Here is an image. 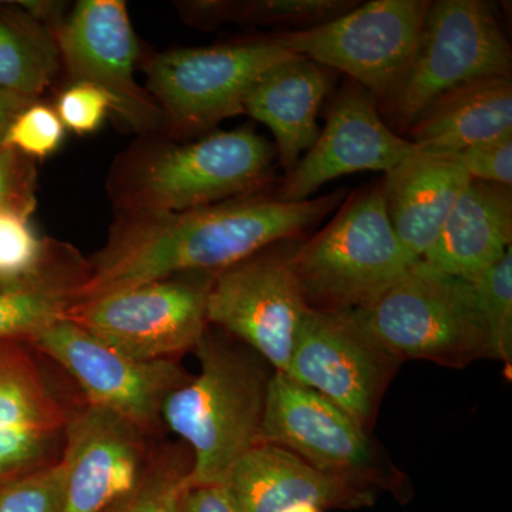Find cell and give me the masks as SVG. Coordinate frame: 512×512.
I'll use <instances>...</instances> for the list:
<instances>
[{
    "label": "cell",
    "instance_id": "cell-34",
    "mask_svg": "<svg viewBox=\"0 0 512 512\" xmlns=\"http://www.w3.org/2000/svg\"><path fill=\"white\" fill-rule=\"evenodd\" d=\"M178 512H235V508L225 485H191Z\"/></svg>",
    "mask_w": 512,
    "mask_h": 512
},
{
    "label": "cell",
    "instance_id": "cell-9",
    "mask_svg": "<svg viewBox=\"0 0 512 512\" xmlns=\"http://www.w3.org/2000/svg\"><path fill=\"white\" fill-rule=\"evenodd\" d=\"M430 5V0H372L322 25L275 36L289 52L346 74L380 107L412 60Z\"/></svg>",
    "mask_w": 512,
    "mask_h": 512
},
{
    "label": "cell",
    "instance_id": "cell-12",
    "mask_svg": "<svg viewBox=\"0 0 512 512\" xmlns=\"http://www.w3.org/2000/svg\"><path fill=\"white\" fill-rule=\"evenodd\" d=\"M262 443L291 451L333 476L396 493L403 487L386 466L369 431L325 396L274 372L266 389Z\"/></svg>",
    "mask_w": 512,
    "mask_h": 512
},
{
    "label": "cell",
    "instance_id": "cell-2",
    "mask_svg": "<svg viewBox=\"0 0 512 512\" xmlns=\"http://www.w3.org/2000/svg\"><path fill=\"white\" fill-rule=\"evenodd\" d=\"M195 353L200 375L168 396L163 421L190 450L191 485H224L239 458L262 443L271 375L255 352L235 346L210 329Z\"/></svg>",
    "mask_w": 512,
    "mask_h": 512
},
{
    "label": "cell",
    "instance_id": "cell-6",
    "mask_svg": "<svg viewBox=\"0 0 512 512\" xmlns=\"http://www.w3.org/2000/svg\"><path fill=\"white\" fill-rule=\"evenodd\" d=\"M485 77H512L510 42L493 5L484 0H436L412 60L380 113L402 134L441 94Z\"/></svg>",
    "mask_w": 512,
    "mask_h": 512
},
{
    "label": "cell",
    "instance_id": "cell-14",
    "mask_svg": "<svg viewBox=\"0 0 512 512\" xmlns=\"http://www.w3.org/2000/svg\"><path fill=\"white\" fill-rule=\"evenodd\" d=\"M60 59L74 83L104 90L113 111L137 131L167 126L163 110L134 79L138 42L123 0H82L56 35Z\"/></svg>",
    "mask_w": 512,
    "mask_h": 512
},
{
    "label": "cell",
    "instance_id": "cell-20",
    "mask_svg": "<svg viewBox=\"0 0 512 512\" xmlns=\"http://www.w3.org/2000/svg\"><path fill=\"white\" fill-rule=\"evenodd\" d=\"M336 77L328 67L295 56L269 69L248 94L244 114L274 134L276 158L285 175L318 138L320 107Z\"/></svg>",
    "mask_w": 512,
    "mask_h": 512
},
{
    "label": "cell",
    "instance_id": "cell-5",
    "mask_svg": "<svg viewBox=\"0 0 512 512\" xmlns=\"http://www.w3.org/2000/svg\"><path fill=\"white\" fill-rule=\"evenodd\" d=\"M349 313L399 363L427 360L464 367L493 359L471 282L443 274L421 259L376 301Z\"/></svg>",
    "mask_w": 512,
    "mask_h": 512
},
{
    "label": "cell",
    "instance_id": "cell-17",
    "mask_svg": "<svg viewBox=\"0 0 512 512\" xmlns=\"http://www.w3.org/2000/svg\"><path fill=\"white\" fill-rule=\"evenodd\" d=\"M140 431L97 407L69 414L60 460L66 468L63 512H104L143 476Z\"/></svg>",
    "mask_w": 512,
    "mask_h": 512
},
{
    "label": "cell",
    "instance_id": "cell-19",
    "mask_svg": "<svg viewBox=\"0 0 512 512\" xmlns=\"http://www.w3.org/2000/svg\"><path fill=\"white\" fill-rule=\"evenodd\" d=\"M456 154L419 150L384 173V202L400 244L420 261L436 244L448 215L467 187Z\"/></svg>",
    "mask_w": 512,
    "mask_h": 512
},
{
    "label": "cell",
    "instance_id": "cell-29",
    "mask_svg": "<svg viewBox=\"0 0 512 512\" xmlns=\"http://www.w3.org/2000/svg\"><path fill=\"white\" fill-rule=\"evenodd\" d=\"M66 468L62 460L0 484V512H63Z\"/></svg>",
    "mask_w": 512,
    "mask_h": 512
},
{
    "label": "cell",
    "instance_id": "cell-7",
    "mask_svg": "<svg viewBox=\"0 0 512 512\" xmlns=\"http://www.w3.org/2000/svg\"><path fill=\"white\" fill-rule=\"evenodd\" d=\"M275 35L160 53L146 64L147 92L178 136H195L244 114L252 87L295 57Z\"/></svg>",
    "mask_w": 512,
    "mask_h": 512
},
{
    "label": "cell",
    "instance_id": "cell-24",
    "mask_svg": "<svg viewBox=\"0 0 512 512\" xmlns=\"http://www.w3.org/2000/svg\"><path fill=\"white\" fill-rule=\"evenodd\" d=\"M56 40L25 9L0 5V87L37 99L55 79Z\"/></svg>",
    "mask_w": 512,
    "mask_h": 512
},
{
    "label": "cell",
    "instance_id": "cell-8",
    "mask_svg": "<svg viewBox=\"0 0 512 512\" xmlns=\"http://www.w3.org/2000/svg\"><path fill=\"white\" fill-rule=\"evenodd\" d=\"M210 272L170 276L74 303L66 318L101 342L143 362L174 360L207 332Z\"/></svg>",
    "mask_w": 512,
    "mask_h": 512
},
{
    "label": "cell",
    "instance_id": "cell-15",
    "mask_svg": "<svg viewBox=\"0 0 512 512\" xmlns=\"http://www.w3.org/2000/svg\"><path fill=\"white\" fill-rule=\"evenodd\" d=\"M414 151L416 146L384 121L375 97L348 80L330 104L325 127L285 175L275 197L288 202L311 200L330 181L362 171L387 173Z\"/></svg>",
    "mask_w": 512,
    "mask_h": 512
},
{
    "label": "cell",
    "instance_id": "cell-28",
    "mask_svg": "<svg viewBox=\"0 0 512 512\" xmlns=\"http://www.w3.org/2000/svg\"><path fill=\"white\" fill-rule=\"evenodd\" d=\"M490 335L493 359L512 360V248L483 274L471 279Z\"/></svg>",
    "mask_w": 512,
    "mask_h": 512
},
{
    "label": "cell",
    "instance_id": "cell-33",
    "mask_svg": "<svg viewBox=\"0 0 512 512\" xmlns=\"http://www.w3.org/2000/svg\"><path fill=\"white\" fill-rule=\"evenodd\" d=\"M456 156L470 180L512 187V136L468 147Z\"/></svg>",
    "mask_w": 512,
    "mask_h": 512
},
{
    "label": "cell",
    "instance_id": "cell-18",
    "mask_svg": "<svg viewBox=\"0 0 512 512\" xmlns=\"http://www.w3.org/2000/svg\"><path fill=\"white\" fill-rule=\"evenodd\" d=\"M224 485L235 512H281L302 503L323 511L360 510L377 497L373 485L325 473L268 443L239 458Z\"/></svg>",
    "mask_w": 512,
    "mask_h": 512
},
{
    "label": "cell",
    "instance_id": "cell-1",
    "mask_svg": "<svg viewBox=\"0 0 512 512\" xmlns=\"http://www.w3.org/2000/svg\"><path fill=\"white\" fill-rule=\"evenodd\" d=\"M348 191L288 202L256 194L164 214L121 215L106 245L87 264L74 302L170 276L217 274L282 241H298L330 217Z\"/></svg>",
    "mask_w": 512,
    "mask_h": 512
},
{
    "label": "cell",
    "instance_id": "cell-23",
    "mask_svg": "<svg viewBox=\"0 0 512 512\" xmlns=\"http://www.w3.org/2000/svg\"><path fill=\"white\" fill-rule=\"evenodd\" d=\"M29 218L0 211V292L66 289L74 293L87 266L72 265V251L60 254V245L39 237Z\"/></svg>",
    "mask_w": 512,
    "mask_h": 512
},
{
    "label": "cell",
    "instance_id": "cell-11",
    "mask_svg": "<svg viewBox=\"0 0 512 512\" xmlns=\"http://www.w3.org/2000/svg\"><path fill=\"white\" fill-rule=\"evenodd\" d=\"M29 343L79 384L89 406L140 433L156 429L165 400L192 377L174 360L143 362L123 355L67 318L40 330Z\"/></svg>",
    "mask_w": 512,
    "mask_h": 512
},
{
    "label": "cell",
    "instance_id": "cell-10",
    "mask_svg": "<svg viewBox=\"0 0 512 512\" xmlns=\"http://www.w3.org/2000/svg\"><path fill=\"white\" fill-rule=\"evenodd\" d=\"M298 241L278 242L217 272L207 299L208 325L235 336L281 373L311 309L293 271Z\"/></svg>",
    "mask_w": 512,
    "mask_h": 512
},
{
    "label": "cell",
    "instance_id": "cell-27",
    "mask_svg": "<svg viewBox=\"0 0 512 512\" xmlns=\"http://www.w3.org/2000/svg\"><path fill=\"white\" fill-rule=\"evenodd\" d=\"M66 289L0 292V340L29 342L40 330L66 318L74 305Z\"/></svg>",
    "mask_w": 512,
    "mask_h": 512
},
{
    "label": "cell",
    "instance_id": "cell-3",
    "mask_svg": "<svg viewBox=\"0 0 512 512\" xmlns=\"http://www.w3.org/2000/svg\"><path fill=\"white\" fill-rule=\"evenodd\" d=\"M274 144L252 128L138 151L116 175L121 215L164 214L256 194L274 180Z\"/></svg>",
    "mask_w": 512,
    "mask_h": 512
},
{
    "label": "cell",
    "instance_id": "cell-22",
    "mask_svg": "<svg viewBox=\"0 0 512 512\" xmlns=\"http://www.w3.org/2000/svg\"><path fill=\"white\" fill-rule=\"evenodd\" d=\"M404 133L419 150L440 154L512 136V77H485L448 90Z\"/></svg>",
    "mask_w": 512,
    "mask_h": 512
},
{
    "label": "cell",
    "instance_id": "cell-13",
    "mask_svg": "<svg viewBox=\"0 0 512 512\" xmlns=\"http://www.w3.org/2000/svg\"><path fill=\"white\" fill-rule=\"evenodd\" d=\"M399 365L349 312L309 309L286 375L369 431Z\"/></svg>",
    "mask_w": 512,
    "mask_h": 512
},
{
    "label": "cell",
    "instance_id": "cell-31",
    "mask_svg": "<svg viewBox=\"0 0 512 512\" xmlns=\"http://www.w3.org/2000/svg\"><path fill=\"white\" fill-rule=\"evenodd\" d=\"M56 109L64 128L76 134H90L99 130L107 113L113 110V101L100 87L76 82L60 94Z\"/></svg>",
    "mask_w": 512,
    "mask_h": 512
},
{
    "label": "cell",
    "instance_id": "cell-26",
    "mask_svg": "<svg viewBox=\"0 0 512 512\" xmlns=\"http://www.w3.org/2000/svg\"><path fill=\"white\" fill-rule=\"evenodd\" d=\"M190 450L171 447L146 464L130 493L104 512H178L191 487Z\"/></svg>",
    "mask_w": 512,
    "mask_h": 512
},
{
    "label": "cell",
    "instance_id": "cell-30",
    "mask_svg": "<svg viewBox=\"0 0 512 512\" xmlns=\"http://www.w3.org/2000/svg\"><path fill=\"white\" fill-rule=\"evenodd\" d=\"M64 130L56 110L36 100L13 121L3 147L12 148L30 160L46 158L62 146Z\"/></svg>",
    "mask_w": 512,
    "mask_h": 512
},
{
    "label": "cell",
    "instance_id": "cell-4",
    "mask_svg": "<svg viewBox=\"0 0 512 512\" xmlns=\"http://www.w3.org/2000/svg\"><path fill=\"white\" fill-rule=\"evenodd\" d=\"M336 211L296 242L293 271L309 308L352 312L376 301L416 261L390 224L382 181L348 195Z\"/></svg>",
    "mask_w": 512,
    "mask_h": 512
},
{
    "label": "cell",
    "instance_id": "cell-32",
    "mask_svg": "<svg viewBox=\"0 0 512 512\" xmlns=\"http://www.w3.org/2000/svg\"><path fill=\"white\" fill-rule=\"evenodd\" d=\"M36 171L32 160L0 147V211L30 217L36 208Z\"/></svg>",
    "mask_w": 512,
    "mask_h": 512
},
{
    "label": "cell",
    "instance_id": "cell-25",
    "mask_svg": "<svg viewBox=\"0 0 512 512\" xmlns=\"http://www.w3.org/2000/svg\"><path fill=\"white\" fill-rule=\"evenodd\" d=\"M359 3L356 0H195L178 3V8L184 20L201 29L239 23L299 30L339 18Z\"/></svg>",
    "mask_w": 512,
    "mask_h": 512
},
{
    "label": "cell",
    "instance_id": "cell-16",
    "mask_svg": "<svg viewBox=\"0 0 512 512\" xmlns=\"http://www.w3.org/2000/svg\"><path fill=\"white\" fill-rule=\"evenodd\" d=\"M33 346L0 340V484L55 463L69 412L47 382Z\"/></svg>",
    "mask_w": 512,
    "mask_h": 512
},
{
    "label": "cell",
    "instance_id": "cell-36",
    "mask_svg": "<svg viewBox=\"0 0 512 512\" xmlns=\"http://www.w3.org/2000/svg\"><path fill=\"white\" fill-rule=\"evenodd\" d=\"M281 512H323V510H320L316 505L302 503L292 505V507L285 508V510Z\"/></svg>",
    "mask_w": 512,
    "mask_h": 512
},
{
    "label": "cell",
    "instance_id": "cell-35",
    "mask_svg": "<svg viewBox=\"0 0 512 512\" xmlns=\"http://www.w3.org/2000/svg\"><path fill=\"white\" fill-rule=\"evenodd\" d=\"M33 101H36L33 97L0 87V147H3L6 134H8L13 121Z\"/></svg>",
    "mask_w": 512,
    "mask_h": 512
},
{
    "label": "cell",
    "instance_id": "cell-21",
    "mask_svg": "<svg viewBox=\"0 0 512 512\" xmlns=\"http://www.w3.org/2000/svg\"><path fill=\"white\" fill-rule=\"evenodd\" d=\"M511 242V188L470 180L436 244L421 261L443 274L471 281L497 264Z\"/></svg>",
    "mask_w": 512,
    "mask_h": 512
}]
</instances>
